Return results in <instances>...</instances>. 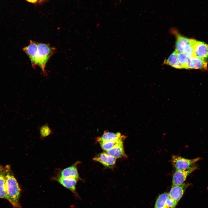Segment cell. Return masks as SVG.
<instances>
[{
  "label": "cell",
  "mask_w": 208,
  "mask_h": 208,
  "mask_svg": "<svg viewBox=\"0 0 208 208\" xmlns=\"http://www.w3.org/2000/svg\"><path fill=\"white\" fill-rule=\"evenodd\" d=\"M123 142H121L111 149L106 151V153L110 156L116 159L127 158L123 147Z\"/></svg>",
  "instance_id": "cell-13"
},
{
  "label": "cell",
  "mask_w": 208,
  "mask_h": 208,
  "mask_svg": "<svg viewBox=\"0 0 208 208\" xmlns=\"http://www.w3.org/2000/svg\"><path fill=\"white\" fill-rule=\"evenodd\" d=\"M53 179L70 190L76 199L80 198L76 190V185L79 179L75 178H62L55 177L53 178Z\"/></svg>",
  "instance_id": "cell-5"
},
{
  "label": "cell",
  "mask_w": 208,
  "mask_h": 208,
  "mask_svg": "<svg viewBox=\"0 0 208 208\" xmlns=\"http://www.w3.org/2000/svg\"><path fill=\"white\" fill-rule=\"evenodd\" d=\"M40 137L41 138H44L51 135L53 131L47 123H46L39 127Z\"/></svg>",
  "instance_id": "cell-18"
},
{
  "label": "cell",
  "mask_w": 208,
  "mask_h": 208,
  "mask_svg": "<svg viewBox=\"0 0 208 208\" xmlns=\"http://www.w3.org/2000/svg\"><path fill=\"white\" fill-rule=\"evenodd\" d=\"M207 60H204L196 57L189 58L187 65V69H194L205 70L207 69Z\"/></svg>",
  "instance_id": "cell-12"
},
{
  "label": "cell",
  "mask_w": 208,
  "mask_h": 208,
  "mask_svg": "<svg viewBox=\"0 0 208 208\" xmlns=\"http://www.w3.org/2000/svg\"><path fill=\"white\" fill-rule=\"evenodd\" d=\"M56 50L55 48L51 46L49 44L38 42L35 65L40 67L44 75L47 74L45 70L46 64L55 53Z\"/></svg>",
  "instance_id": "cell-2"
},
{
  "label": "cell",
  "mask_w": 208,
  "mask_h": 208,
  "mask_svg": "<svg viewBox=\"0 0 208 208\" xmlns=\"http://www.w3.org/2000/svg\"><path fill=\"white\" fill-rule=\"evenodd\" d=\"M27 1L31 3H35L37 2L38 0H26Z\"/></svg>",
  "instance_id": "cell-23"
},
{
  "label": "cell",
  "mask_w": 208,
  "mask_h": 208,
  "mask_svg": "<svg viewBox=\"0 0 208 208\" xmlns=\"http://www.w3.org/2000/svg\"><path fill=\"white\" fill-rule=\"evenodd\" d=\"M7 200L14 208H21V189L9 165L4 166Z\"/></svg>",
  "instance_id": "cell-1"
},
{
  "label": "cell",
  "mask_w": 208,
  "mask_h": 208,
  "mask_svg": "<svg viewBox=\"0 0 208 208\" xmlns=\"http://www.w3.org/2000/svg\"><path fill=\"white\" fill-rule=\"evenodd\" d=\"M123 140H120L117 141L112 142H98L102 148L105 151H107L113 148L119 143L123 142Z\"/></svg>",
  "instance_id": "cell-19"
},
{
  "label": "cell",
  "mask_w": 208,
  "mask_h": 208,
  "mask_svg": "<svg viewBox=\"0 0 208 208\" xmlns=\"http://www.w3.org/2000/svg\"><path fill=\"white\" fill-rule=\"evenodd\" d=\"M197 166H194L185 170H176L172 176V185H178L184 183L187 177L196 170Z\"/></svg>",
  "instance_id": "cell-6"
},
{
  "label": "cell",
  "mask_w": 208,
  "mask_h": 208,
  "mask_svg": "<svg viewBox=\"0 0 208 208\" xmlns=\"http://www.w3.org/2000/svg\"><path fill=\"white\" fill-rule=\"evenodd\" d=\"M80 162L77 161L71 166L60 170L56 177L62 178H75L81 180L77 168L78 164Z\"/></svg>",
  "instance_id": "cell-9"
},
{
  "label": "cell",
  "mask_w": 208,
  "mask_h": 208,
  "mask_svg": "<svg viewBox=\"0 0 208 208\" xmlns=\"http://www.w3.org/2000/svg\"><path fill=\"white\" fill-rule=\"evenodd\" d=\"M0 198L7 200L4 166H0Z\"/></svg>",
  "instance_id": "cell-16"
},
{
  "label": "cell",
  "mask_w": 208,
  "mask_h": 208,
  "mask_svg": "<svg viewBox=\"0 0 208 208\" xmlns=\"http://www.w3.org/2000/svg\"><path fill=\"white\" fill-rule=\"evenodd\" d=\"M116 159L106 152H103L96 155L93 160L100 163L106 167L113 168L115 166Z\"/></svg>",
  "instance_id": "cell-8"
},
{
  "label": "cell",
  "mask_w": 208,
  "mask_h": 208,
  "mask_svg": "<svg viewBox=\"0 0 208 208\" xmlns=\"http://www.w3.org/2000/svg\"><path fill=\"white\" fill-rule=\"evenodd\" d=\"M190 185L189 183H184L180 185H172L168 193L169 196L178 203Z\"/></svg>",
  "instance_id": "cell-7"
},
{
  "label": "cell",
  "mask_w": 208,
  "mask_h": 208,
  "mask_svg": "<svg viewBox=\"0 0 208 208\" xmlns=\"http://www.w3.org/2000/svg\"><path fill=\"white\" fill-rule=\"evenodd\" d=\"M177 203L170 197L167 199L166 202V206L168 208H175Z\"/></svg>",
  "instance_id": "cell-22"
},
{
  "label": "cell",
  "mask_w": 208,
  "mask_h": 208,
  "mask_svg": "<svg viewBox=\"0 0 208 208\" xmlns=\"http://www.w3.org/2000/svg\"><path fill=\"white\" fill-rule=\"evenodd\" d=\"M38 42L30 40L29 45L23 49V51L29 58L33 68L35 67V61L38 51Z\"/></svg>",
  "instance_id": "cell-10"
},
{
  "label": "cell",
  "mask_w": 208,
  "mask_h": 208,
  "mask_svg": "<svg viewBox=\"0 0 208 208\" xmlns=\"http://www.w3.org/2000/svg\"><path fill=\"white\" fill-rule=\"evenodd\" d=\"M176 51H177V59L179 61L183 66L184 69H187V65L189 58L183 53Z\"/></svg>",
  "instance_id": "cell-20"
},
{
  "label": "cell",
  "mask_w": 208,
  "mask_h": 208,
  "mask_svg": "<svg viewBox=\"0 0 208 208\" xmlns=\"http://www.w3.org/2000/svg\"><path fill=\"white\" fill-rule=\"evenodd\" d=\"M200 159L199 157L188 159L178 155H173L172 157L171 162L176 170H185L194 166Z\"/></svg>",
  "instance_id": "cell-3"
},
{
  "label": "cell",
  "mask_w": 208,
  "mask_h": 208,
  "mask_svg": "<svg viewBox=\"0 0 208 208\" xmlns=\"http://www.w3.org/2000/svg\"><path fill=\"white\" fill-rule=\"evenodd\" d=\"M127 137L122 135L119 132L114 133L106 131L101 137L97 138V141H117L120 140L124 141Z\"/></svg>",
  "instance_id": "cell-11"
},
{
  "label": "cell",
  "mask_w": 208,
  "mask_h": 208,
  "mask_svg": "<svg viewBox=\"0 0 208 208\" xmlns=\"http://www.w3.org/2000/svg\"></svg>",
  "instance_id": "cell-25"
},
{
  "label": "cell",
  "mask_w": 208,
  "mask_h": 208,
  "mask_svg": "<svg viewBox=\"0 0 208 208\" xmlns=\"http://www.w3.org/2000/svg\"><path fill=\"white\" fill-rule=\"evenodd\" d=\"M168 193L164 192L159 195L156 199L154 208H163L166 207V202L169 197Z\"/></svg>",
  "instance_id": "cell-17"
},
{
  "label": "cell",
  "mask_w": 208,
  "mask_h": 208,
  "mask_svg": "<svg viewBox=\"0 0 208 208\" xmlns=\"http://www.w3.org/2000/svg\"><path fill=\"white\" fill-rule=\"evenodd\" d=\"M194 57L207 60L208 45L205 43L191 39Z\"/></svg>",
  "instance_id": "cell-4"
},
{
  "label": "cell",
  "mask_w": 208,
  "mask_h": 208,
  "mask_svg": "<svg viewBox=\"0 0 208 208\" xmlns=\"http://www.w3.org/2000/svg\"><path fill=\"white\" fill-rule=\"evenodd\" d=\"M39 1H40V2H41L43 1L44 0H38Z\"/></svg>",
  "instance_id": "cell-24"
},
{
  "label": "cell",
  "mask_w": 208,
  "mask_h": 208,
  "mask_svg": "<svg viewBox=\"0 0 208 208\" xmlns=\"http://www.w3.org/2000/svg\"><path fill=\"white\" fill-rule=\"evenodd\" d=\"M188 58L194 57L193 49L190 39V43L184 49L182 52Z\"/></svg>",
  "instance_id": "cell-21"
},
{
  "label": "cell",
  "mask_w": 208,
  "mask_h": 208,
  "mask_svg": "<svg viewBox=\"0 0 208 208\" xmlns=\"http://www.w3.org/2000/svg\"><path fill=\"white\" fill-rule=\"evenodd\" d=\"M190 43V39L178 34L177 36L175 50L182 52L185 48Z\"/></svg>",
  "instance_id": "cell-14"
},
{
  "label": "cell",
  "mask_w": 208,
  "mask_h": 208,
  "mask_svg": "<svg viewBox=\"0 0 208 208\" xmlns=\"http://www.w3.org/2000/svg\"><path fill=\"white\" fill-rule=\"evenodd\" d=\"M164 64L169 65L175 68H184L183 66L178 60L177 51L175 50L167 59L164 60Z\"/></svg>",
  "instance_id": "cell-15"
}]
</instances>
